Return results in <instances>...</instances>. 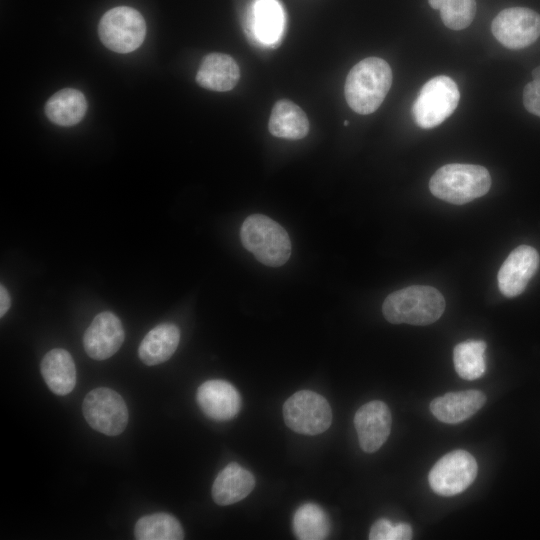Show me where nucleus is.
<instances>
[{
	"mask_svg": "<svg viewBox=\"0 0 540 540\" xmlns=\"http://www.w3.org/2000/svg\"><path fill=\"white\" fill-rule=\"evenodd\" d=\"M138 540H181L184 532L180 522L171 514L159 512L141 517L135 524Z\"/></svg>",
	"mask_w": 540,
	"mask_h": 540,
	"instance_id": "b1692460",
	"label": "nucleus"
},
{
	"mask_svg": "<svg viewBox=\"0 0 540 540\" xmlns=\"http://www.w3.org/2000/svg\"><path fill=\"white\" fill-rule=\"evenodd\" d=\"M392 84L389 64L378 57H368L349 71L344 94L349 107L358 114L367 115L376 111Z\"/></svg>",
	"mask_w": 540,
	"mask_h": 540,
	"instance_id": "f257e3e1",
	"label": "nucleus"
},
{
	"mask_svg": "<svg viewBox=\"0 0 540 540\" xmlns=\"http://www.w3.org/2000/svg\"><path fill=\"white\" fill-rule=\"evenodd\" d=\"M98 34L108 49L117 53H130L143 43L146 23L136 9L118 6L108 10L101 17Z\"/></svg>",
	"mask_w": 540,
	"mask_h": 540,
	"instance_id": "423d86ee",
	"label": "nucleus"
},
{
	"mask_svg": "<svg viewBox=\"0 0 540 540\" xmlns=\"http://www.w3.org/2000/svg\"><path fill=\"white\" fill-rule=\"evenodd\" d=\"M475 14V0H444L440 8V16L444 25L452 30L468 27Z\"/></svg>",
	"mask_w": 540,
	"mask_h": 540,
	"instance_id": "a878e982",
	"label": "nucleus"
},
{
	"mask_svg": "<svg viewBox=\"0 0 540 540\" xmlns=\"http://www.w3.org/2000/svg\"><path fill=\"white\" fill-rule=\"evenodd\" d=\"M197 403L202 412L215 421L234 418L241 408V396L229 382L220 379L202 383L196 393Z\"/></svg>",
	"mask_w": 540,
	"mask_h": 540,
	"instance_id": "4468645a",
	"label": "nucleus"
},
{
	"mask_svg": "<svg viewBox=\"0 0 540 540\" xmlns=\"http://www.w3.org/2000/svg\"><path fill=\"white\" fill-rule=\"evenodd\" d=\"M82 410L90 427L108 436L121 434L128 423L129 413L124 399L107 387L91 390L83 400Z\"/></svg>",
	"mask_w": 540,
	"mask_h": 540,
	"instance_id": "6e6552de",
	"label": "nucleus"
},
{
	"mask_svg": "<svg viewBox=\"0 0 540 540\" xmlns=\"http://www.w3.org/2000/svg\"><path fill=\"white\" fill-rule=\"evenodd\" d=\"M494 37L509 49H522L540 36V14L525 7L502 10L491 25Z\"/></svg>",
	"mask_w": 540,
	"mask_h": 540,
	"instance_id": "9d476101",
	"label": "nucleus"
},
{
	"mask_svg": "<svg viewBox=\"0 0 540 540\" xmlns=\"http://www.w3.org/2000/svg\"><path fill=\"white\" fill-rule=\"evenodd\" d=\"M412 538V528L409 524L392 523L388 519H379L371 527V540H409Z\"/></svg>",
	"mask_w": 540,
	"mask_h": 540,
	"instance_id": "bb28decb",
	"label": "nucleus"
},
{
	"mask_svg": "<svg viewBox=\"0 0 540 540\" xmlns=\"http://www.w3.org/2000/svg\"><path fill=\"white\" fill-rule=\"evenodd\" d=\"M87 101L84 94L73 88L62 89L53 94L45 104L48 119L59 126H74L85 116Z\"/></svg>",
	"mask_w": 540,
	"mask_h": 540,
	"instance_id": "412c9836",
	"label": "nucleus"
},
{
	"mask_svg": "<svg viewBox=\"0 0 540 540\" xmlns=\"http://www.w3.org/2000/svg\"><path fill=\"white\" fill-rule=\"evenodd\" d=\"M284 12L277 0H255L252 6V27L263 43L279 40L284 29Z\"/></svg>",
	"mask_w": 540,
	"mask_h": 540,
	"instance_id": "4be33fe9",
	"label": "nucleus"
},
{
	"mask_svg": "<svg viewBox=\"0 0 540 540\" xmlns=\"http://www.w3.org/2000/svg\"><path fill=\"white\" fill-rule=\"evenodd\" d=\"M391 413L379 400L362 405L355 413L354 425L360 447L367 453L377 451L387 440L391 430Z\"/></svg>",
	"mask_w": 540,
	"mask_h": 540,
	"instance_id": "ddd939ff",
	"label": "nucleus"
},
{
	"mask_svg": "<svg viewBox=\"0 0 540 540\" xmlns=\"http://www.w3.org/2000/svg\"><path fill=\"white\" fill-rule=\"evenodd\" d=\"M478 466L475 458L464 450H454L440 458L428 475L431 489L442 496L457 495L475 480Z\"/></svg>",
	"mask_w": 540,
	"mask_h": 540,
	"instance_id": "1a4fd4ad",
	"label": "nucleus"
},
{
	"mask_svg": "<svg viewBox=\"0 0 540 540\" xmlns=\"http://www.w3.org/2000/svg\"><path fill=\"white\" fill-rule=\"evenodd\" d=\"M445 305L443 295L436 288L413 285L389 294L382 312L393 324L428 325L441 317Z\"/></svg>",
	"mask_w": 540,
	"mask_h": 540,
	"instance_id": "f03ea898",
	"label": "nucleus"
},
{
	"mask_svg": "<svg viewBox=\"0 0 540 540\" xmlns=\"http://www.w3.org/2000/svg\"><path fill=\"white\" fill-rule=\"evenodd\" d=\"M125 338L120 319L109 311L95 316L83 336V345L88 356L105 360L114 355Z\"/></svg>",
	"mask_w": 540,
	"mask_h": 540,
	"instance_id": "f8f14e48",
	"label": "nucleus"
},
{
	"mask_svg": "<svg viewBox=\"0 0 540 540\" xmlns=\"http://www.w3.org/2000/svg\"><path fill=\"white\" fill-rule=\"evenodd\" d=\"M179 341V328L173 323H161L152 328L141 341L139 358L148 366L163 363L174 354Z\"/></svg>",
	"mask_w": 540,
	"mask_h": 540,
	"instance_id": "a211bd4d",
	"label": "nucleus"
},
{
	"mask_svg": "<svg viewBox=\"0 0 540 540\" xmlns=\"http://www.w3.org/2000/svg\"><path fill=\"white\" fill-rule=\"evenodd\" d=\"M344 125H345V126H347V125H348V121H347V120H346V121L344 122Z\"/></svg>",
	"mask_w": 540,
	"mask_h": 540,
	"instance_id": "2f4dec72",
	"label": "nucleus"
},
{
	"mask_svg": "<svg viewBox=\"0 0 540 540\" xmlns=\"http://www.w3.org/2000/svg\"><path fill=\"white\" fill-rule=\"evenodd\" d=\"M41 374L49 389L57 395L69 394L76 385V367L70 353L55 348L41 361Z\"/></svg>",
	"mask_w": 540,
	"mask_h": 540,
	"instance_id": "6ab92c4d",
	"label": "nucleus"
},
{
	"mask_svg": "<svg viewBox=\"0 0 540 540\" xmlns=\"http://www.w3.org/2000/svg\"><path fill=\"white\" fill-rule=\"evenodd\" d=\"M537 250L528 245L516 247L501 265L497 278L501 293L509 298L520 295L539 266Z\"/></svg>",
	"mask_w": 540,
	"mask_h": 540,
	"instance_id": "9b49d317",
	"label": "nucleus"
},
{
	"mask_svg": "<svg viewBox=\"0 0 540 540\" xmlns=\"http://www.w3.org/2000/svg\"><path fill=\"white\" fill-rule=\"evenodd\" d=\"M523 104L526 110L540 117V81L532 80L523 90Z\"/></svg>",
	"mask_w": 540,
	"mask_h": 540,
	"instance_id": "cd10ccee",
	"label": "nucleus"
},
{
	"mask_svg": "<svg viewBox=\"0 0 540 540\" xmlns=\"http://www.w3.org/2000/svg\"><path fill=\"white\" fill-rule=\"evenodd\" d=\"M486 343L482 340H466L457 344L453 352L455 370L466 380L480 378L486 371Z\"/></svg>",
	"mask_w": 540,
	"mask_h": 540,
	"instance_id": "393cba45",
	"label": "nucleus"
},
{
	"mask_svg": "<svg viewBox=\"0 0 540 540\" xmlns=\"http://www.w3.org/2000/svg\"><path fill=\"white\" fill-rule=\"evenodd\" d=\"M460 92L448 76L439 75L421 88L412 106L415 123L424 129L438 126L456 109Z\"/></svg>",
	"mask_w": 540,
	"mask_h": 540,
	"instance_id": "39448f33",
	"label": "nucleus"
},
{
	"mask_svg": "<svg viewBox=\"0 0 540 540\" xmlns=\"http://www.w3.org/2000/svg\"><path fill=\"white\" fill-rule=\"evenodd\" d=\"M429 2V5L433 8V9H438L440 10L444 0H428Z\"/></svg>",
	"mask_w": 540,
	"mask_h": 540,
	"instance_id": "c756f323",
	"label": "nucleus"
},
{
	"mask_svg": "<svg viewBox=\"0 0 540 540\" xmlns=\"http://www.w3.org/2000/svg\"><path fill=\"white\" fill-rule=\"evenodd\" d=\"M293 531L301 540H322L330 532V521L326 512L315 503L298 507L293 516Z\"/></svg>",
	"mask_w": 540,
	"mask_h": 540,
	"instance_id": "5701e85b",
	"label": "nucleus"
},
{
	"mask_svg": "<svg viewBox=\"0 0 540 540\" xmlns=\"http://www.w3.org/2000/svg\"><path fill=\"white\" fill-rule=\"evenodd\" d=\"M269 132L279 138L299 140L309 132V120L305 112L290 100L277 101L271 111Z\"/></svg>",
	"mask_w": 540,
	"mask_h": 540,
	"instance_id": "aec40b11",
	"label": "nucleus"
},
{
	"mask_svg": "<svg viewBox=\"0 0 540 540\" xmlns=\"http://www.w3.org/2000/svg\"><path fill=\"white\" fill-rule=\"evenodd\" d=\"M283 417L291 430L305 435H317L330 427L332 410L322 395L301 390L285 401Z\"/></svg>",
	"mask_w": 540,
	"mask_h": 540,
	"instance_id": "0eeeda50",
	"label": "nucleus"
},
{
	"mask_svg": "<svg viewBox=\"0 0 540 540\" xmlns=\"http://www.w3.org/2000/svg\"><path fill=\"white\" fill-rule=\"evenodd\" d=\"M240 79V69L236 61L224 53L206 55L196 74L199 86L217 92L233 89Z\"/></svg>",
	"mask_w": 540,
	"mask_h": 540,
	"instance_id": "2eb2a0df",
	"label": "nucleus"
},
{
	"mask_svg": "<svg viewBox=\"0 0 540 540\" xmlns=\"http://www.w3.org/2000/svg\"><path fill=\"white\" fill-rule=\"evenodd\" d=\"M491 186L488 170L480 165L452 163L431 177V193L446 202L462 205L485 195Z\"/></svg>",
	"mask_w": 540,
	"mask_h": 540,
	"instance_id": "7ed1b4c3",
	"label": "nucleus"
},
{
	"mask_svg": "<svg viewBox=\"0 0 540 540\" xmlns=\"http://www.w3.org/2000/svg\"><path fill=\"white\" fill-rule=\"evenodd\" d=\"M241 242L262 264L279 267L291 255V241L286 230L262 214L249 215L240 230Z\"/></svg>",
	"mask_w": 540,
	"mask_h": 540,
	"instance_id": "20e7f679",
	"label": "nucleus"
},
{
	"mask_svg": "<svg viewBox=\"0 0 540 540\" xmlns=\"http://www.w3.org/2000/svg\"><path fill=\"white\" fill-rule=\"evenodd\" d=\"M11 306V298L7 289L1 284L0 286V316L3 317Z\"/></svg>",
	"mask_w": 540,
	"mask_h": 540,
	"instance_id": "c85d7f7f",
	"label": "nucleus"
},
{
	"mask_svg": "<svg viewBox=\"0 0 540 540\" xmlns=\"http://www.w3.org/2000/svg\"><path fill=\"white\" fill-rule=\"evenodd\" d=\"M533 80L540 81V65L532 71Z\"/></svg>",
	"mask_w": 540,
	"mask_h": 540,
	"instance_id": "7c9ffc66",
	"label": "nucleus"
},
{
	"mask_svg": "<svg viewBox=\"0 0 540 540\" xmlns=\"http://www.w3.org/2000/svg\"><path fill=\"white\" fill-rule=\"evenodd\" d=\"M255 486L253 474L238 463L225 466L212 485V497L218 505H231L247 497Z\"/></svg>",
	"mask_w": 540,
	"mask_h": 540,
	"instance_id": "f3484780",
	"label": "nucleus"
},
{
	"mask_svg": "<svg viewBox=\"0 0 540 540\" xmlns=\"http://www.w3.org/2000/svg\"><path fill=\"white\" fill-rule=\"evenodd\" d=\"M485 401V395L477 390L451 392L435 398L430 410L439 421L456 424L475 414Z\"/></svg>",
	"mask_w": 540,
	"mask_h": 540,
	"instance_id": "dca6fc26",
	"label": "nucleus"
}]
</instances>
